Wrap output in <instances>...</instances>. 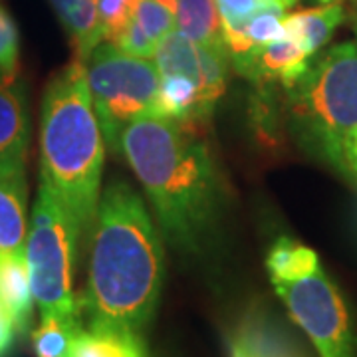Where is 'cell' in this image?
<instances>
[{
  "instance_id": "6da1fadb",
  "label": "cell",
  "mask_w": 357,
  "mask_h": 357,
  "mask_svg": "<svg viewBox=\"0 0 357 357\" xmlns=\"http://www.w3.org/2000/svg\"><path fill=\"white\" fill-rule=\"evenodd\" d=\"M165 276V255L141 197L114 181L98 203L91 230L84 312L89 328L141 333L153 318Z\"/></svg>"
},
{
  "instance_id": "7a4b0ae2",
  "label": "cell",
  "mask_w": 357,
  "mask_h": 357,
  "mask_svg": "<svg viewBox=\"0 0 357 357\" xmlns=\"http://www.w3.org/2000/svg\"><path fill=\"white\" fill-rule=\"evenodd\" d=\"M121 153L167 241L185 252L203 250L220 211V177L203 141L173 119L147 114L126 128Z\"/></svg>"
},
{
  "instance_id": "3957f363",
  "label": "cell",
  "mask_w": 357,
  "mask_h": 357,
  "mask_svg": "<svg viewBox=\"0 0 357 357\" xmlns=\"http://www.w3.org/2000/svg\"><path fill=\"white\" fill-rule=\"evenodd\" d=\"M105 141L89 93L88 72L74 58L52 77L42 100V181L56 192L76 225L88 234L100 203Z\"/></svg>"
},
{
  "instance_id": "277c9868",
  "label": "cell",
  "mask_w": 357,
  "mask_h": 357,
  "mask_svg": "<svg viewBox=\"0 0 357 357\" xmlns=\"http://www.w3.org/2000/svg\"><path fill=\"white\" fill-rule=\"evenodd\" d=\"M288 96L304 145L345 171V143L357 129V42L318 52Z\"/></svg>"
},
{
  "instance_id": "5b68a950",
  "label": "cell",
  "mask_w": 357,
  "mask_h": 357,
  "mask_svg": "<svg viewBox=\"0 0 357 357\" xmlns=\"http://www.w3.org/2000/svg\"><path fill=\"white\" fill-rule=\"evenodd\" d=\"M82 236L56 192L42 181L26 238L34 302L42 318L79 321L74 298V266Z\"/></svg>"
},
{
  "instance_id": "8992f818",
  "label": "cell",
  "mask_w": 357,
  "mask_h": 357,
  "mask_svg": "<svg viewBox=\"0 0 357 357\" xmlns=\"http://www.w3.org/2000/svg\"><path fill=\"white\" fill-rule=\"evenodd\" d=\"M86 72L105 147L121 153L126 128L141 115L153 114L161 82L157 64L102 42L88 58Z\"/></svg>"
},
{
  "instance_id": "52a82bcc",
  "label": "cell",
  "mask_w": 357,
  "mask_h": 357,
  "mask_svg": "<svg viewBox=\"0 0 357 357\" xmlns=\"http://www.w3.org/2000/svg\"><path fill=\"white\" fill-rule=\"evenodd\" d=\"M288 316L319 357H356L357 335L344 294L319 266L300 278L272 282Z\"/></svg>"
},
{
  "instance_id": "ba28073f",
  "label": "cell",
  "mask_w": 357,
  "mask_h": 357,
  "mask_svg": "<svg viewBox=\"0 0 357 357\" xmlns=\"http://www.w3.org/2000/svg\"><path fill=\"white\" fill-rule=\"evenodd\" d=\"M159 74H183L195 82L201 96V107L206 119L215 112L229 79L230 54L227 48H213L189 40L183 32L173 30L155 52Z\"/></svg>"
},
{
  "instance_id": "9c48e42d",
  "label": "cell",
  "mask_w": 357,
  "mask_h": 357,
  "mask_svg": "<svg viewBox=\"0 0 357 357\" xmlns=\"http://www.w3.org/2000/svg\"><path fill=\"white\" fill-rule=\"evenodd\" d=\"M229 357H307L266 304H250L230 324L227 332Z\"/></svg>"
},
{
  "instance_id": "30bf717a",
  "label": "cell",
  "mask_w": 357,
  "mask_h": 357,
  "mask_svg": "<svg viewBox=\"0 0 357 357\" xmlns=\"http://www.w3.org/2000/svg\"><path fill=\"white\" fill-rule=\"evenodd\" d=\"M312 58L314 56L304 48V44L286 32V36L256 48L248 56L232 62V66L248 79L280 82L290 88L304 76Z\"/></svg>"
},
{
  "instance_id": "8fae6325",
  "label": "cell",
  "mask_w": 357,
  "mask_h": 357,
  "mask_svg": "<svg viewBox=\"0 0 357 357\" xmlns=\"http://www.w3.org/2000/svg\"><path fill=\"white\" fill-rule=\"evenodd\" d=\"M30 145V109L24 86L0 74V167L24 169Z\"/></svg>"
},
{
  "instance_id": "7c38bea8",
  "label": "cell",
  "mask_w": 357,
  "mask_h": 357,
  "mask_svg": "<svg viewBox=\"0 0 357 357\" xmlns=\"http://www.w3.org/2000/svg\"><path fill=\"white\" fill-rule=\"evenodd\" d=\"M28 227L24 169L0 167V255L26 252Z\"/></svg>"
},
{
  "instance_id": "4fadbf2b",
  "label": "cell",
  "mask_w": 357,
  "mask_h": 357,
  "mask_svg": "<svg viewBox=\"0 0 357 357\" xmlns=\"http://www.w3.org/2000/svg\"><path fill=\"white\" fill-rule=\"evenodd\" d=\"M77 60L88 62L91 52L103 42L98 0H50Z\"/></svg>"
},
{
  "instance_id": "5bb4252c",
  "label": "cell",
  "mask_w": 357,
  "mask_h": 357,
  "mask_svg": "<svg viewBox=\"0 0 357 357\" xmlns=\"http://www.w3.org/2000/svg\"><path fill=\"white\" fill-rule=\"evenodd\" d=\"M345 8L342 0H328L319 6L286 14V32L300 40L312 56H316L330 42L337 26L344 22Z\"/></svg>"
},
{
  "instance_id": "9a60e30c",
  "label": "cell",
  "mask_w": 357,
  "mask_h": 357,
  "mask_svg": "<svg viewBox=\"0 0 357 357\" xmlns=\"http://www.w3.org/2000/svg\"><path fill=\"white\" fill-rule=\"evenodd\" d=\"M155 115L173 119L183 128L191 129L208 121L201 107V96L195 82L183 74H163L157 89Z\"/></svg>"
},
{
  "instance_id": "2e32d148",
  "label": "cell",
  "mask_w": 357,
  "mask_h": 357,
  "mask_svg": "<svg viewBox=\"0 0 357 357\" xmlns=\"http://www.w3.org/2000/svg\"><path fill=\"white\" fill-rule=\"evenodd\" d=\"M0 296L13 312L18 332L26 333L32 321L34 294L26 252L0 255Z\"/></svg>"
},
{
  "instance_id": "e0dca14e",
  "label": "cell",
  "mask_w": 357,
  "mask_h": 357,
  "mask_svg": "<svg viewBox=\"0 0 357 357\" xmlns=\"http://www.w3.org/2000/svg\"><path fill=\"white\" fill-rule=\"evenodd\" d=\"M68 357H149L141 333L115 328H79Z\"/></svg>"
},
{
  "instance_id": "ac0fdd59",
  "label": "cell",
  "mask_w": 357,
  "mask_h": 357,
  "mask_svg": "<svg viewBox=\"0 0 357 357\" xmlns=\"http://www.w3.org/2000/svg\"><path fill=\"white\" fill-rule=\"evenodd\" d=\"M177 30L197 44L227 48L215 0H177Z\"/></svg>"
},
{
  "instance_id": "d6986e66",
  "label": "cell",
  "mask_w": 357,
  "mask_h": 357,
  "mask_svg": "<svg viewBox=\"0 0 357 357\" xmlns=\"http://www.w3.org/2000/svg\"><path fill=\"white\" fill-rule=\"evenodd\" d=\"M321 266L319 256L302 243L282 236L268 250L266 268L272 282H284L300 278L307 272Z\"/></svg>"
},
{
  "instance_id": "ffe728a7",
  "label": "cell",
  "mask_w": 357,
  "mask_h": 357,
  "mask_svg": "<svg viewBox=\"0 0 357 357\" xmlns=\"http://www.w3.org/2000/svg\"><path fill=\"white\" fill-rule=\"evenodd\" d=\"M82 328L79 321L60 318H42L32 332V347L36 357H68L74 335Z\"/></svg>"
},
{
  "instance_id": "44dd1931",
  "label": "cell",
  "mask_w": 357,
  "mask_h": 357,
  "mask_svg": "<svg viewBox=\"0 0 357 357\" xmlns=\"http://www.w3.org/2000/svg\"><path fill=\"white\" fill-rule=\"evenodd\" d=\"M133 20L157 44H161L167 34L177 30V14L157 0H137Z\"/></svg>"
},
{
  "instance_id": "7402d4cb",
  "label": "cell",
  "mask_w": 357,
  "mask_h": 357,
  "mask_svg": "<svg viewBox=\"0 0 357 357\" xmlns=\"http://www.w3.org/2000/svg\"><path fill=\"white\" fill-rule=\"evenodd\" d=\"M20 66V34L13 14L0 4V74L16 79Z\"/></svg>"
},
{
  "instance_id": "603a6c76",
  "label": "cell",
  "mask_w": 357,
  "mask_h": 357,
  "mask_svg": "<svg viewBox=\"0 0 357 357\" xmlns=\"http://www.w3.org/2000/svg\"><path fill=\"white\" fill-rule=\"evenodd\" d=\"M137 0H98L103 42L115 44L133 18Z\"/></svg>"
},
{
  "instance_id": "cb8c5ba5",
  "label": "cell",
  "mask_w": 357,
  "mask_h": 357,
  "mask_svg": "<svg viewBox=\"0 0 357 357\" xmlns=\"http://www.w3.org/2000/svg\"><path fill=\"white\" fill-rule=\"evenodd\" d=\"M215 4L222 26L244 24L262 8L258 0H215Z\"/></svg>"
},
{
  "instance_id": "d4e9b609",
  "label": "cell",
  "mask_w": 357,
  "mask_h": 357,
  "mask_svg": "<svg viewBox=\"0 0 357 357\" xmlns=\"http://www.w3.org/2000/svg\"><path fill=\"white\" fill-rule=\"evenodd\" d=\"M16 332H18V328H16L13 312L0 296V357L8 356V351H10V347L14 344Z\"/></svg>"
},
{
  "instance_id": "484cf974",
  "label": "cell",
  "mask_w": 357,
  "mask_h": 357,
  "mask_svg": "<svg viewBox=\"0 0 357 357\" xmlns=\"http://www.w3.org/2000/svg\"><path fill=\"white\" fill-rule=\"evenodd\" d=\"M345 171L357 177V129L345 143Z\"/></svg>"
},
{
  "instance_id": "4316f807",
  "label": "cell",
  "mask_w": 357,
  "mask_h": 357,
  "mask_svg": "<svg viewBox=\"0 0 357 357\" xmlns=\"http://www.w3.org/2000/svg\"><path fill=\"white\" fill-rule=\"evenodd\" d=\"M260 6H270V8H280V10H290L292 6L298 4V0H258Z\"/></svg>"
},
{
  "instance_id": "83f0119b",
  "label": "cell",
  "mask_w": 357,
  "mask_h": 357,
  "mask_svg": "<svg viewBox=\"0 0 357 357\" xmlns=\"http://www.w3.org/2000/svg\"><path fill=\"white\" fill-rule=\"evenodd\" d=\"M157 2H161L169 10H173V13L177 14V0H157Z\"/></svg>"
},
{
  "instance_id": "f1b7e54d",
  "label": "cell",
  "mask_w": 357,
  "mask_h": 357,
  "mask_svg": "<svg viewBox=\"0 0 357 357\" xmlns=\"http://www.w3.org/2000/svg\"><path fill=\"white\" fill-rule=\"evenodd\" d=\"M356 34H357V20H356Z\"/></svg>"
},
{
  "instance_id": "f546056e",
  "label": "cell",
  "mask_w": 357,
  "mask_h": 357,
  "mask_svg": "<svg viewBox=\"0 0 357 357\" xmlns=\"http://www.w3.org/2000/svg\"><path fill=\"white\" fill-rule=\"evenodd\" d=\"M321 2H328V0H321Z\"/></svg>"
}]
</instances>
